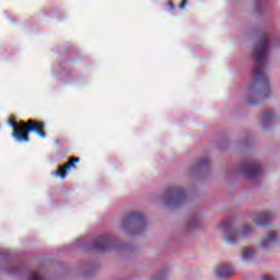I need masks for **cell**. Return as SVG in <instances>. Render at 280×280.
<instances>
[{
    "label": "cell",
    "instance_id": "cell-1",
    "mask_svg": "<svg viewBox=\"0 0 280 280\" xmlns=\"http://www.w3.org/2000/svg\"><path fill=\"white\" fill-rule=\"evenodd\" d=\"M271 93V84L268 77L263 71H256L248 85L247 99L249 104H262L268 99Z\"/></svg>",
    "mask_w": 280,
    "mask_h": 280
},
{
    "label": "cell",
    "instance_id": "cell-2",
    "mask_svg": "<svg viewBox=\"0 0 280 280\" xmlns=\"http://www.w3.org/2000/svg\"><path fill=\"white\" fill-rule=\"evenodd\" d=\"M148 220L143 212L131 210L126 212L121 220V228L125 233L132 237H140L147 230Z\"/></svg>",
    "mask_w": 280,
    "mask_h": 280
},
{
    "label": "cell",
    "instance_id": "cell-3",
    "mask_svg": "<svg viewBox=\"0 0 280 280\" xmlns=\"http://www.w3.org/2000/svg\"><path fill=\"white\" fill-rule=\"evenodd\" d=\"M187 192L182 186L173 184L167 187L162 193V203L168 210H178L185 205Z\"/></svg>",
    "mask_w": 280,
    "mask_h": 280
},
{
    "label": "cell",
    "instance_id": "cell-4",
    "mask_svg": "<svg viewBox=\"0 0 280 280\" xmlns=\"http://www.w3.org/2000/svg\"><path fill=\"white\" fill-rule=\"evenodd\" d=\"M212 160L210 156L202 155L195 158L188 169V174L195 181H206L212 172Z\"/></svg>",
    "mask_w": 280,
    "mask_h": 280
},
{
    "label": "cell",
    "instance_id": "cell-5",
    "mask_svg": "<svg viewBox=\"0 0 280 280\" xmlns=\"http://www.w3.org/2000/svg\"><path fill=\"white\" fill-rule=\"evenodd\" d=\"M119 246V238L111 233H101L93 240L92 247L98 252H111Z\"/></svg>",
    "mask_w": 280,
    "mask_h": 280
},
{
    "label": "cell",
    "instance_id": "cell-6",
    "mask_svg": "<svg viewBox=\"0 0 280 280\" xmlns=\"http://www.w3.org/2000/svg\"><path fill=\"white\" fill-rule=\"evenodd\" d=\"M241 173L249 181H257L263 175L262 163L257 160H246L242 162Z\"/></svg>",
    "mask_w": 280,
    "mask_h": 280
},
{
    "label": "cell",
    "instance_id": "cell-7",
    "mask_svg": "<svg viewBox=\"0 0 280 280\" xmlns=\"http://www.w3.org/2000/svg\"><path fill=\"white\" fill-rule=\"evenodd\" d=\"M101 270V265L98 261L93 259L83 260L78 264V274L84 279H92L97 276Z\"/></svg>",
    "mask_w": 280,
    "mask_h": 280
},
{
    "label": "cell",
    "instance_id": "cell-8",
    "mask_svg": "<svg viewBox=\"0 0 280 280\" xmlns=\"http://www.w3.org/2000/svg\"><path fill=\"white\" fill-rule=\"evenodd\" d=\"M276 112L272 107H265L260 111L258 121L261 126L265 129H269L273 127L276 122Z\"/></svg>",
    "mask_w": 280,
    "mask_h": 280
},
{
    "label": "cell",
    "instance_id": "cell-9",
    "mask_svg": "<svg viewBox=\"0 0 280 280\" xmlns=\"http://www.w3.org/2000/svg\"><path fill=\"white\" fill-rule=\"evenodd\" d=\"M269 51V38L267 35H263L255 47L254 55L255 61L257 64H262L266 60Z\"/></svg>",
    "mask_w": 280,
    "mask_h": 280
},
{
    "label": "cell",
    "instance_id": "cell-10",
    "mask_svg": "<svg viewBox=\"0 0 280 280\" xmlns=\"http://www.w3.org/2000/svg\"><path fill=\"white\" fill-rule=\"evenodd\" d=\"M215 276L222 280L231 278L235 274V268L233 264L229 262H223L218 264L215 269Z\"/></svg>",
    "mask_w": 280,
    "mask_h": 280
},
{
    "label": "cell",
    "instance_id": "cell-11",
    "mask_svg": "<svg viewBox=\"0 0 280 280\" xmlns=\"http://www.w3.org/2000/svg\"><path fill=\"white\" fill-rule=\"evenodd\" d=\"M274 214L270 210H263L257 214L254 218L255 224L258 226L265 227L271 224L273 221Z\"/></svg>",
    "mask_w": 280,
    "mask_h": 280
},
{
    "label": "cell",
    "instance_id": "cell-12",
    "mask_svg": "<svg viewBox=\"0 0 280 280\" xmlns=\"http://www.w3.org/2000/svg\"><path fill=\"white\" fill-rule=\"evenodd\" d=\"M169 278V270L167 267H162L159 269L158 271H156L150 280H168Z\"/></svg>",
    "mask_w": 280,
    "mask_h": 280
},
{
    "label": "cell",
    "instance_id": "cell-13",
    "mask_svg": "<svg viewBox=\"0 0 280 280\" xmlns=\"http://www.w3.org/2000/svg\"><path fill=\"white\" fill-rule=\"evenodd\" d=\"M256 255V248L253 246H245L241 252V257L245 261H250Z\"/></svg>",
    "mask_w": 280,
    "mask_h": 280
},
{
    "label": "cell",
    "instance_id": "cell-14",
    "mask_svg": "<svg viewBox=\"0 0 280 280\" xmlns=\"http://www.w3.org/2000/svg\"><path fill=\"white\" fill-rule=\"evenodd\" d=\"M277 238H278V232L276 230L271 231L268 233V235L266 236V238H264V240L262 241V245L264 247H268L269 244L276 241Z\"/></svg>",
    "mask_w": 280,
    "mask_h": 280
},
{
    "label": "cell",
    "instance_id": "cell-15",
    "mask_svg": "<svg viewBox=\"0 0 280 280\" xmlns=\"http://www.w3.org/2000/svg\"><path fill=\"white\" fill-rule=\"evenodd\" d=\"M28 280H46L45 276L38 271H32L29 275Z\"/></svg>",
    "mask_w": 280,
    "mask_h": 280
},
{
    "label": "cell",
    "instance_id": "cell-16",
    "mask_svg": "<svg viewBox=\"0 0 280 280\" xmlns=\"http://www.w3.org/2000/svg\"><path fill=\"white\" fill-rule=\"evenodd\" d=\"M226 239L229 243H236L238 239V233L236 231L229 230L226 234Z\"/></svg>",
    "mask_w": 280,
    "mask_h": 280
},
{
    "label": "cell",
    "instance_id": "cell-17",
    "mask_svg": "<svg viewBox=\"0 0 280 280\" xmlns=\"http://www.w3.org/2000/svg\"><path fill=\"white\" fill-rule=\"evenodd\" d=\"M253 228L250 224H244L242 228V234L243 236H248L252 233Z\"/></svg>",
    "mask_w": 280,
    "mask_h": 280
},
{
    "label": "cell",
    "instance_id": "cell-18",
    "mask_svg": "<svg viewBox=\"0 0 280 280\" xmlns=\"http://www.w3.org/2000/svg\"><path fill=\"white\" fill-rule=\"evenodd\" d=\"M222 228H224V230H230V228L232 226L231 220H225L221 224Z\"/></svg>",
    "mask_w": 280,
    "mask_h": 280
},
{
    "label": "cell",
    "instance_id": "cell-19",
    "mask_svg": "<svg viewBox=\"0 0 280 280\" xmlns=\"http://www.w3.org/2000/svg\"><path fill=\"white\" fill-rule=\"evenodd\" d=\"M262 280H276V278L274 277L271 274H264L263 276H262Z\"/></svg>",
    "mask_w": 280,
    "mask_h": 280
}]
</instances>
